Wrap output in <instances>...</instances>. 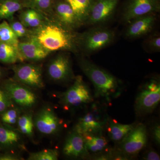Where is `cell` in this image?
Listing matches in <instances>:
<instances>
[{"mask_svg":"<svg viewBox=\"0 0 160 160\" xmlns=\"http://www.w3.org/2000/svg\"><path fill=\"white\" fill-rule=\"evenodd\" d=\"M79 63L82 71L94 86L95 98L109 102L121 94L119 81L112 75L85 59L80 60Z\"/></svg>","mask_w":160,"mask_h":160,"instance_id":"cell-1","label":"cell"},{"mask_svg":"<svg viewBox=\"0 0 160 160\" xmlns=\"http://www.w3.org/2000/svg\"><path fill=\"white\" fill-rule=\"evenodd\" d=\"M69 29L60 22L44 23L36 28L32 36L49 51L72 50L75 48V40Z\"/></svg>","mask_w":160,"mask_h":160,"instance_id":"cell-2","label":"cell"},{"mask_svg":"<svg viewBox=\"0 0 160 160\" xmlns=\"http://www.w3.org/2000/svg\"><path fill=\"white\" fill-rule=\"evenodd\" d=\"M160 101V83L158 80L152 79L139 92L134 104L137 116L142 117L152 113Z\"/></svg>","mask_w":160,"mask_h":160,"instance_id":"cell-3","label":"cell"},{"mask_svg":"<svg viewBox=\"0 0 160 160\" xmlns=\"http://www.w3.org/2000/svg\"><path fill=\"white\" fill-rule=\"evenodd\" d=\"M93 101L91 89L79 75L75 78L73 84L60 96V103L67 109L84 106Z\"/></svg>","mask_w":160,"mask_h":160,"instance_id":"cell-4","label":"cell"},{"mask_svg":"<svg viewBox=\"0 0 160 160\" xmlns=\"http://www.w3.org/2000/svg\"><path fill=\"white\" fill-rule=\"evenodd\" d=\"M147 141L148 132L146 126L142 123H139L119 143L117 148L131 159L137 156L145 148Z\"/></svg>","mask_w":160,"mask_h":160,"instance_id":"cell-5","label":"cell"},{"mask_svg":"<svg viewBox=\"0 0 160 160\" xmlns=\"http://www.w3.org/2000/svg\"><path fill=\"white\" fill-rule=\"evenodd\" d=\"M15 80L35 89H42L44 87L42 68L32 64H24L15 66L12 68Z\"/></svg>","mask_w":160,"mask_h":160,"instance_id":"cell-6","label":"cell"},{"mask_svg":"<svg viewBox=\"0 0 160 160\" xmlns=\"http://www.w3.org/2000/svg\"><path fill=\"white\" fill-rule=\"evenodd\" d=\"M4 89L12 102L21 107L30 108L36 103V95L30 87L15 80L6 82L4 84Z\"/></svg>","mask_w":160,"mask_h":160,"instance_id":"cell-7","label":"cell"},{"mask_svg":"<svg viewBox=\"0 0 160 160\" xmlns=\"http://www.w3.org/2000/svg\"><path fill=\"white\" fill-rule=\"evenodd\" d=\"M114 38V33L111 30L105 28H95L82 37L81 43L86 51L93 52L108 46Z\"/></svg>","mask_w":160,"mask_h":160,"instance_id":"cell-8","label":"cell"},{"mask_svg":"<svg viewBox=\"0 0 160 160\" xmlns=\"http://www.w3.org/2000/svg\"><path fill=\"white\" fill-rule=\"evenodd\" d=\"M95 109L80 118L74 130L82 134L102 133L109 118H103Z\"/></svg>","mask_w":160,"mask_h":160,"instance_id":"cell-9","label":"cell"},{"mask_svg":"<svg viewBox=\"0 0 160 160\" xmlns=\"http://www.w3.org/2000/svg\"><path fill=\"white\" fill-rule=\"evenodd\" d=\"M33 123L38 131L47 135L57 133L62 126L61 120L49 107H44L38 112Z\"/></svg>","mask_w":160,"mask_h":160,"instance_id":"cell-10","label":"cell"},{"mask_svg":"<svg viewBox=\"0 0 160 160\" xmlns=\"http://www.w3.org/2000/svg\"><path fill=\"white\" fill-rule=\"evenodd\" d=\"M18 50L20 62L40 61L47 57L51 52L45 49L32 35L26 41L19 42Z\"/></svg>","mask_w":160,"mask_h":160,"instance_id":"cell-11","label":"cell"},{"mask_svg":"<svg viewBox=\"0 0 160 160\" xmlns=\"http://www.w3.org/2000/svg\"><path fill=\"white\" fill-rule=\"evenodd\" d=\"M159 0H130L123 17L126 21H131L140 17L160 10Z\"/></svg>","mask_w":160,"mask_h":160,"instance_id":"cell-12","label":"cell"},{"mask_svg":"<svg viewBox=\"0 0 160 160\" xmlns=\"http://www.w3.org/2000/svg\"><path fill=\"white\" fill-rule=\"evenodd\" d=\"M63 152L65 156L73 158H89L90 156L83 135L74 129L66 138Z\"/></svg>","mask_w":160,"mask_h":160,"instance_id":"cell-13","label":"cell"},{"mask_svg":"<svg viewBox=\"0 0 160 160\" xmlns=\"http://www.w3.org/2000/svg\"><path fill=\"white\" fill-rule=\"evenodd\" d=\"M48 74L55 82H66L72 78L73 72L69 58L63 54L55 58L48 66Z\"/></svg>","mask_w":160,"mask_h":160,"instance_id":"cell-14","label":"cell"},{"mask_svg":"<svg viewBox=\"0 0 160 160\" xmlns=\"http://www.w3.org/2000/svg\"><path fill=\"white\" fill-rule=\"evenodd\" d=\"M118 0H95L92 4L88 21L95 24L106 22L114 12Z\"/></svg>","mask_w":160,"mask_h":160,"instance_id":"cell-15","label":"cell"},{"mask_svg":"<svg viewBox=\"0 0 160 160\" xmlns=\"http://www.w3.org/2000/svg\"><path fill=\"white\" fill-rule=\"evenodd\" d=\"M126 32V35L129 38H137L146 34L152 29L155 18L148 14L134 19Z\"/></svg>","mask_w":160,"mask_h":160,"instance_id":"cell-16","label":"cell"},{"mask_svg":"<svg viewBox=\"0 0 160 160\" xmlns=\"http://www.w3.org/2000/svg\"><path fill=\"white\" fill-rule=\"evenodd\" d=\"M55 10L60 22L68 29L81 25L71 6L64 0L57 3Z\"/></svg>","mask_w":160,"mask_h":160,"instance_id":"cell-17","label":"cell"},{"mask_svg":"<svg viewBox=\"0 0 160 160\" xmlns=\"http://www.w3.org/2000/svg\"><path fill=\"white\" fill-rule=\"evenodd\" d=\"M136 125V123L122 124L109 119L107 126L109 139L114 142L119 144L131 131Z\"/></svg>","mask_w":160,"mask_h":160,"instance_id":"cell-18","label":"cell"},{"mask_svg":"<svg viewBox=\"0 0 160 160\" xmlns=\"http://www.w3.org/2000/svg\"><path fill=\"white\" fill-rule=\"evenodd\" d=\"M82 135L86 148L90 154H98L109 149L108 140L103 136L102 133Z\"/></svg>","mask_w":160,"mask_h":160,"instance_id":"cell-19","label":"cell"},{"mask_svg":"<svg viewBox=\"0 0 160 160\" xmlns=\"http://www.w3.org/2000/svg\"><path fill=\"white\" fill-rule=\"evenodd\" d=\"M64 1L71 6L80 24H83L88 20L89 10L93 0Z\"/></svg>","mask_w":160,"mask_h":160,"instance_id":"cell-20","label":"cell"},{"mask_svg":"<svg viewBox=\"0 0 160 160\" xmlns=\"http://www.w3.org/2000/svg\"><path fill=\"white\" fill-rule=\"evenodd\" d=\"M20 21L26 27L37 28L44 24V19L40 12L33 9L23 11L20 15Z\"/></svg>","mask_w":160,"mask_h":160,"instance_id":"cell-21","label":"cell"},{"mask_svg":"<svg viewBox=\"0 0 160 160\" xmlns=\"http://www.w3.org/2000/svg\"><path fill=\"white\" fill-rule=\"evenodd\" d=\"M21 138L18 132L12 128L0 126V145L5 148H12L19 144Z\"/></svg>","mask_w":160,"mask_h":160,"instance_id":"cell-22","label":"cell"},{"mask_svg":"<svg viewBox=\"0 0 160 160\" xmlns=\"http://www.w3.org/2000/svg\"><path fill=\"white\" fill-rule=\"evenodd\" d=\"M19 0H2L0 2V19L10 20L17 12L22 8Z\"/></svg>","mask_w":160,"mask_h":160,"instance_id":"cell-23","label":"cell"},{"mask_svg":"<svg viewBox=\"0 0 160 160\" xmlns=\"http://www.w3.org/2000/svg\"><path fill=\"white\" fill-rule=\"evenodd\" d=\"M18 61H19L18 48L0 41V62L14 64Z\"/></svg>","mask_w":160,"mask_h":160,"instance_id":"cell-24","label":"cell"},{"mask_svg":"<svg viewBox=\"0 0 160 160\" xmlns=\"http://www.w3.org/2000/svg\"><path fill=\"white\" fill-rule=\"evenodd\" d=\"M18 38L15 34L9 23L4 21L0 23V41L14 46L18 48Z\"/></svg>","mask_w":160,"mask_h":160,"instance_id":"cell-25","label":"cell"},{"mask_svg":"<svg viewBox=\"0 0 160 160\" xmlns=\"http://www.w3.org/2000/svg\"><path fill=\"white\" fill-rule=\"evenodd\" d=\"M17 124L19 130L22 133L29 137L32 136L34 125L31 114H25L20 116Z\"/></svg>","mask_w":160,"mask_h":160,"instance_id":"cell-26","label":"cell"},{"mask_svg":"<svg viewBox=\"0 0 160 160\" xmlns=\"http://www.w3.org/2000/svg\"><path fill=\"white\" fill-rule=\"evenodd\" d=\"M58 152L55 149H45L38 152L30 153L29 160H57L58 158Z\"/></svg>","mask_w":160,"mask_h":160,"instance_id":"cell-27","label":"cell"},{"mask_svg":"<svg viewBox=\"0 0 160 160\" xmlns=\"http://www.w3.org/2000/svg\"><path fill=\"white\" fill-rule=\"evenodd\" d=\"M9 25L18 38L31 37L32 32L29 31L27 27L24 26L20 21L14 20L13 18L9 20Z\"/></svg>","mask_w":160,"mask_h":160,"instance_id":"cell-28","label":"cell"},{"mask_svg":"<svg viewBox=\"0 0 160 160\" xmlns=\"http://www.w3.org/2000/svg\"><path fill=\"white\" fill-rule=\"evenodd\" d=\"M52 0H27L26 6L37 11H47L52 6Z\"/></svg>","mask_w":160,"mask_h":160,"instance_id":"cell-29","label":"cell"},{"mask_svg":"<svg viewBox=\"0 0 160 160\" xmlns=\"http://www.w3.org/2000/svg\"><path fill=\"white\" fill-rule=\"evenodd\" d=\"M19 113L18 109L11 107L2 113V121L7 125H15L17 123Z\"/></svg>","mask_w":160,"mask_h":160,"instance_id":"cell-30","label":"cell"},{"mask_svg":"<svg viewBox=\"0 0 160 160\" xmlns=\"http://www.w3.org/2000/svg\"><path fill=\"white\" fill-rule=\"evenodd\" d=\"M12 100L4 89H0V113H2L7 109L11 108Z\"/></svg>","mask_w":160,"mask_h":160,"instance_id":"cell-31","label":"cell"},{"mask_svg":"<svg viewBox=\"0 0 160 160\" xmlns=\"http://www.w3.org/2000/svg\"><path fill=\"white\" fill-rule=\"evenodd\" d=\"M152 136L155 143L158 145L160 144V126L156 124L153 126L152 130Z\"/></svg>","mask_w":160,"mask_h":160,"instance_id":"cell-32","label":"cell"},{"mask_svg":"<svg viewBox=\"0 0 160 160\" xmlns=\"http://www.w3.org/2000/svg\"><path fill=\"white\" fill-rule=\"evenodd\" d=\"M143 159L146 160H159L160 156L158 152L153 149H149L145 152Z\"/></svg>","mask_w":160,"mask_h":160,"instance_id":"cell-33","label":"cell"},{"mask_svg":"<svg viewBox=\"0 0 160 160\" xmlns=\"http://www.w3.org/2000/svg\"><path fill=\"white\" fill-rule=\"evenodd\" d=\"M149 46L154 50H160V37H155L152 38L149 42Z\"/></svg>","mask_w":160,"mask_h":160,"instance_id":"cell-34","label":"cell"},{"mask_svg":"<svg viewBox=\"0 0 160 160\" xmlns=\"http://www.w3.org/2000/svg\"><path fill=\"white\" fill-rule=\"evenodd\" d=\"M19 157L16 155L11 153L0 155V160H18Z\"/></svg>","mask_w":160,"mask_h":160,"instance_id":"cell-35","label":"cell"},{"mask_svg":"<svg viewBox=\"0 0 160 160\" xmlns=\"http://www.w3.org/2000/svg\"><path fill=\"white\" fill-rule=\"evenodd\" d=\"M1 70H0V76H1Z\"/></svg>","mask_w":160,"mask_h":160,"instance_id":"cell-36","label":"cell"}]
</instances>
